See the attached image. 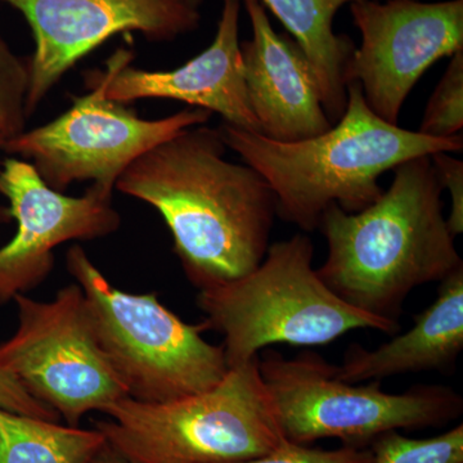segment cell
Here are the masks:
<instances>
[{"mask_svg": "<svg viewBox=\"0 0 463 463\" xmlns=\"http://www.w3.org/2000/svg\"><path fill=\"white\" fill-rule=\"evenodd\" d=\"M66 267L83 289L94 334L128 395L164 403L215 388L230 373L223 345L203 339L201 325L183 321L156 294H129L105 279L80 246Z\"/></svg>", "mask_w": 463, "mask_h": 463, "instance_id": "8992f818", "label": "cell"}, {"mask_svg": "<svg viewBox=\"0 0 463 463\" xmlns=\"http://www.w3.org/2000/svg\"><path fill=\"white\" fill-rule=\"evenodd\" d=\"M24 14L35 51L27 60V118L81 58L118 33L170 42L200 26L185 0H2Z\"/></svg>", "mask_w": 463, "mask_h": 463, "instance_id": "8fae6325", "label": "cell"}, {"mask_svg": "<svg viewBox=\"0 0 463 463\" xmlns=\"http://www.w3.org/2000/svg\"><path fill=\"white\" fill-rule=\"evenodd\" d=\"M29 67L0 36V132L5 141L25 130Z\"/></svg>", "mask_w": 463, "mask_h": 463, "instance_id": "ffe728a7", "label": "cell"}, {"mask_svg": "<svg viewBox=\"0 0 463 463\" xmlns=\"http://www.w3.org/2000/svg\"><path fill=\"white\" fill-rule=\"evenodd\" d=\"M313 258L312 240L298 233L269 245L263 261L246 276L200 289L203 327L223 336L230 370L274 344L319 346L356 330L389 336L401 331L398 321L368 315L337 297L313 268Z\"/></svg>", "mask_w": 463, "mask_h": 463, "instance_id": "277c9868", "label": "cell"}, {"mask_svg": "<svg viewBox=\"0 0 463 463\" xmlns=\"http://www.w3.org/2000/svg\"><path fill=\"white\" fill-rule=\"evenodd\" d=\"M5 137L3 136V133L0 132V149H2L3 145H5Z\"/></svg>", "mask_w": 463, "mask_h": 463, "instance_id": "484cf974", "label": "cell"}, {"mask_svg": "<svg viewBox=\"0 0 463 463\" xmlns=\"http://www.w3.org/2000/svg\"><path fill=\"white\" fill-rule=\"evenodd\" d=\"M430 158L441 190H447L450 197L448 228L453 236H459L463 232V161L450 152H438Z\"/></svg>", "mask_w": 463, "mask_h": 463, "instance_id": "7402d4cb", "label": "cell"}, {"mask_svg": "<svg viewBox=\"0 0 463 463\" xmlns=\"http://www.w3.org/2000/svg\"><path fill=\"white\" fill-rule=\"evenodd\" d=\"M373 463H463V425L428 439L398 430L383 432L370 444Z\"/></svg>", "mask_w": 463, "mask_h": 463, "instance_id": "ac0fdd59", "label": "cell"}, {"mask_svg": "<svg viewBox=\"0 0 463 463\" xmlns=\"http://www.w3.org/2000/svg\"><path fill=\"white\" fill-rule=\"evenodd\" d=\"M5 215L16 221L14 239L0 248V307L38 288L54 267V249L69 241L103 239L120 228L112 196L90 185L80 197L50 187L29 161L0 166Z\"/></svg>", "mask_w": 463, "mask_h": 463, "instance_id": "7c38bea8", "label": "cell"}, {"mask_svg": "<svg viewBox=\"0 0 463 463\" xmlns=\"http://www.w3.org/2000/svg\"><path fill=\"white\" fill-rule=\"evenodd\" d=\"M306 53L321 90L326 114L335 124L345 112V67L355 45L335 33L334 21L345 5L358 0H260Z\"/></svg>", "mask_w": 463, "mask_h": 463, "instance_id": "2e32d148", "label": "cell"}, {"mask_svg": "<svg viewBox=\"0 0 463 463\" xmlns=\"http://www.w3.org/2000/svg\"><path fill=\"white\" fill-rule=\"evenodd\" d=\"M259 373L283 437L304 446L336 438L345 447L368 448L383 432L439 428L463 412V399L452 388L414 385L392 394L381 381L349 383L337 376L336 365L309 350L294 358L264 350Z\"/></svg>", "mask_w": 463, "mask_h": 463, "instance_id": "52a82bcc", "label": "cell"}, {"mask_svg": "<svg viewBox=\"0 0 463 463\" xmlns=\"http://www.w3.org/2000/svg\"><path fill=\"white\" fill-rule=\"evenodd\" d=\"M18 325L0 344V368L32 397L78 426L91 411L103 412L129 397L91 325L87 300L78 283L50 301L17 295Z\"/></svg>", "mask_w": 463, "mask_h": 463, "instance_id": "9c48e42d", "label": "cell"}, {"mask_svg": "<svg viewBox=\"0 0 463 463\" xmlns=\"http://www.w3.org/2000/svg\"><path fill=\"white\" fill-rule=\"evenodd\" d=\"M102 432L0 410V463H88Z\"/></svg>", "mask_w": 463, "mask_h": 463, "instance_id": "e0dca14e", "label": "cell"}, {"mask_svg": "<svg viewBox=\"0 0 463 463\" xmlns=\"http://www.w3.org/2000/svg\"><path fill=\"white\" fill-rule=\"evenodd\" d=\"M345 112L327 132L298 142H277L233 125L222 138L269 184L277 215L304 232L318 230L328 206L358 213L383 194L379 179L404 161L438 152L457 154L463 137L432 138L386 123L368 108L359 83L347 84Z\"/></svg>", "mask_w": 463, "mask_h": 463, "instance_id": "3957f363", "label": "cell"}, {"mask_svg": "<svg viewBox=\"0 0 463 463\" xmlns=\"http://www.w3.org/2000/svg\"><path fill=\"white\" fill-rule=\"evenodd\" d=\"M463 129V51L450 57L446 72L432 91L420 129L432 138H455Z\"/></svg>", "mask_w": 463, "mask_h": 463, "instance_id": "d6986e66", "label": "cell"}, {"mask_svg": "<svg viewBox=\"0 0 463 463\" xmlns=\"http://www.w3.org/2000/svg\"><path fill=\"white\" fill-rule=\"evenodd\" d=\"M392 173L373 205L358 213L335 203L325 210L318 230L328 255L317 273L349 306L399 322L414 288L443 281L463 261L430 156L404 161Z\"/></svg>", "mask_w": 463, "mask_h": 463, "instance_id": "7a4b0ae2", "label": "cell"}, {"mask_svg": "<svg viewBox=\"0 0 463 463\" xmlns=\"http://www.w3.org/2000/svg\"><path fill=\"white\" fill-rule=\"evenodd\" d=\"M96 429L130 463H230L257 458L285 440L259 356L215 388L164 403L127 397Z\"/></svg>", "mask_w": 463, "mask_h": 463, "instance_id": "5b68a950", "label": "cell"}, {"mask_svg": "<svg viewBox=\"0 0 463 463\" xmlns=\"http://www.w3.org/2000/svg\"><path fill=\"white\" fill-rule=\"evenodd\" d=\"M88 463H130L128 459H125L123 456L118 455L115 449H112L106 441L105 446L100 448L99 452L93 456Z\"/></svg>", "mask_w": 463, "mask_h": 463, "instance_id": "cb8c5ba5", "label": "cell"}, {"mask_svg": "<svg viewBox=\"0 0 463 463\" xmlns=\"http://www.w3.org/2000/svg\"><path fill=\"white\" fill-rule=\"evenodd\" d=\"M252 35L241 42L243 79L261 136L298 142L327 132L331 120L309 60L288 35L273 29L260 0H241Z\"/></svg>", "mask_w": 463, "mask_h": 463, "instance_id": "4fadbf2b", "label": "cell"}, {"mask_svg": "<svg viewBox=\"0 0 463 463\" xmlns=\"http://www.w3.org/2000/svg\"><path fill=\"white\" fill-rule=\"evenodd\" d=\"M230 463H373V456L370 448L343 446L339 449L325 450L285 439L267 455Z\"/></svg>", "mask_w": 463, "mask_h": 463, "instance_id": "44dd1931", "label": "cell"}, {"mask_svg": "<svg viewBox=\"0 0 463 463\" xmlns=\"http://www.w3.org/2000/svg\"><path fill=\"white\" fill-rule=\"evenodd\" d=\"M462 350L463 265L439 282L437 298L414 317L411 330L376 349L352 344L336 373L349 383L425 371L448 373Z\"/></svg>", "mask_w": 463, "mask_h": 463, "instance_id": "9a60e30c", "label": "cell"}, {"mask_svg": "<svg viewBox=\"0 0 463 463\" xmlns=\"http://www.w3.org/2000/svg\"><path fill=\"white\" fill-rule=\"evenodd\" d=\"M0 410L57 422L60 414L32 397L14 376L0 368Z\"/></svg>", "mask_w": 463, "mask_h": 463, "instance_id": "603a6c76", "label": "cell"}, {"mask_svg": "<svg viewBox=\"0 0 463 463\" xmlns=\"http://www.w3.org/2000/svg\"><path fill=\"white\" fill-rule=\"evenodd\" d=\"M185 2L188 3V5H191V7L199 9L201 7V5H203L205 0H185Z\"/></svg>", "mask_w": 463, "mask_h": 463, "instance_id": "d4e9b609", "label": "cell"}, {"mask_svg": "<svg viewBox=\"0 0 463 463\" xmlns=\"http://www.w3.org/2000/svg\"><path fill=\"white\" fill-rule=\"evenodd\" d=\"M132 61L129 50L115 52L103 71L88 74L90 93L76 97L71 108L51 123L7 139L2 149L32 161L53 190L63 192L74 182L90 181L112 196L116 183L133 161L182 130L206 124L213 116L206 109L188 108L146 120L124 103L109 99L106 90L112 76Z\"/></svg>", "mask_w": 463, "mask_h": 463, "instance_id": "ba28073f", "label": "cell"}, {"mask_svg": "<svg viewBox=\"0 0 463 463\" xmlns=\"http://www.w3.org/2000/svg\"><path fill=\"white\" fill-rule=\"evenodd\" d=\"M241 0H223L215 38L199 56L170 71L121 67L109 80L106 97L129 103L166 99L218 114L223 123L260 134L250 106L241 56Z\"/></svg>", "mask_w": 463, "mask_h": 463, "instance_id": "5bb4252c", "label": "cell"}, {"mask_svg": "<svg viewBox=\"0 0 463 463\" xmlns=\"http://www.w3.org/2000/svg\"><path fill=\"white\" fill-rule=\"evenodd\" d=\"M361 33L345 67V83L356 81L368 108L399 125L414 85L435 62L463 51V0H358L350 3Z\"/></svg>", "mask_w": 463, "mask_h": 463, "instance_id": "30bf717a", "label": "cell"}, {"mask_svg": "<svg viewBox=\"0 0 463 463\" xmlns=\"http://www.w3.org/2000/svg\"><path fill=\"white\" fill-rule=\"evenodd\" d=\"M227 148L218 128H187L133 161L115 185L160 213L199 291L254 270L277 216L269 184L251 166L227 160Z\"/></svg>", "mask_w": 463, "mask_h": 463, "instance_id": "6da1fadb", "label": "cell"}]
</instances>
